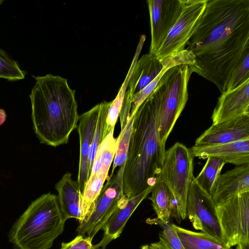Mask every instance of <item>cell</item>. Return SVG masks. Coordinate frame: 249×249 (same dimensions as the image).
I'll return each instance as SVG.
<instances>
[{"label":"cell","mask_w":249,"mask_h":249,"mask_svg":"<svg viewBox=\"0 0 249 249\" xmlns=\"http://www.w3.org/2000/svg\"><path fill=\"white\" fill-rule=\"evenodd\" d=\"M160 105L156 87L134 114L123 178L124 194L128 197L153 186L161 170L166 150L158 130Z\"/></svg>","instance_id":"1"},{"label":"cell","mask_w":249,"mask_h":249,"mask_svg":"<svg viewBox=\"0 0 249 249\" xmlns=\"http://www.w3.org/2000/svg\"><path fill=\"white\" fill-rule=\"evenodd\" d=\"M35 78L29 97L35 134L41 143L53 147L66 144L80 116L75 91L67 79L59 76L48 74Z\"/></svg>","instance_id":"2"},{"label":"cell","mask_w":249,"mask_h":249,"mask_svg":"<svg viewBox=\"0 0 249 249\" xmlns=\"http://www.w3.org/2000/svg\"><path fill=\"white\" fill-rule=\"evenodd\" d=\"M249 29V0H207L186 49L196 56L211 53Z\"/></svg>","instance_id":"3"},{"label":"cell","mask_w":249,"mask_h":249,"mask_svg":"<svg viewBox=\"0 0 249 249\" xmlns=\"http://www.w3.org/2000/svg\"><path fill=\"white\" fill-rule=\"evenodd\" d=\"M67 220L56 195L44 194L32 202L8 234L15 249H50L64 231Z\"/></svg>","instance_id":"4"},{"label":"cell","mask_w":249,"mask_h":249,"mask_svg":"<svg viewBox=\"0 0 249 249\" xmlns=\"http://www.w3.org/2000/svg\"><path fill=\"white\" fill-rule=\"evenodd\" d=\"M192 73L188 65H177L169 69L157 85L160 97L158 130L164 144L187 102Z\"/></svg>","instance_id":"5"},{"label":"cell","mask_w":249,"mask_h":249,"mask_svg":"<svg viewBox=\"0 0 249 249\" xmlns=\"http://www.w3.org/2000/svg\"><path fill=\"white\" fill-rule=\"evenodd\" d=\"M249 48V30L233 36L214 51L196 56V61L189 65L196 72L213 83L221 93L227 85L234 68L245 51Z\"/></svg>","instance_id":"6"},{"label":"cell","mask_w":249,"mask_h":249,"mask_svg":"<svg viewBox=\"0 0 249 249\" xmlns=\"http://www.w3.org/2000/svg\"><path fill=\"white\" fill-rule=\"evenodd\" d=\"M193 169V156L184 144L176 142L166 151L159 178L167 186L175 198L178 223L186 217V201L194 178Z\"/></svg>","instance_id":"7"},{"label":"cell","mask_w":249,"mask_h":249,"mask_svg":"<svg viewBox=\"0 0 249 249\" xmlns=\"http://www.w3.org/2000/svg\"><path fill=\"white\" fill-rule=\"evenodd\" d=\"M124 165L119 167L115 174L111 175L104 185L89 215L79 223L78 234L93 238L102 229L124 197L123 178Z\"/></svg>","instance_id":"8"},{"label":"cell","mask_w":249,"mask_h":249,"mask_svg":"<svg viewBox=\"0 0 249 249\" xmlns=\"http://www.w3.org/2000/svg\"><path fill=\"white\" fill-rule=\"evenodd\" d=\"M216 212L223 241L229 247L249 242V192L216 205Z\"/></svg>","instance_id":"9"},{"label":"cell","mask_w":249,"mask_h":249,"mask_svg":"<svg viewBox=\"0 0 249 249\" xmlns=\"http://www.w3.org/2000/svg\"><path fill=\"white\" fill-rule=\"evenodd\" d=\"M186 214L193 227L224 241L216 212L211 195L193 178L188 192Z\"/></svg>","instance_id":"10"},{"label":"cell","mask_w":249,"mask_h":249,"mask_svg":"<svg viewBox=\"0 0 249 249\" xmlns=\"http://www.w3.org/2000/svg\"><path fill=\"white\" fill-rule=\"evenodd\" d=\"M207 2V0H183L179 18L155 54L159 59L185 49L205 10Z\"/></svg>","instance_id":"11"},{"label":"cell","mask_w":249,"mask_h":249,"mask_svg":"<svg viewBox=\"0 0 249 249\" xmlns=\"http://www.w3.org/2000/svg\"><path fill=\"white\" fill-rule=\"evenodd\" d=\"M151 44L149 53L155 54L179 18L183 0H148Z\"/></svg>","instance_id":"12"},{"label":"cell","mask_w":249,"mask_h":249,"mask_svg":"<svg viewBox=\"0 0 249 249\" xmlns=\"http://www.w3.org/2000/svg\"><path fill=\"white\" fill-rule=\"evenodd\" d=\"M249 139V115L212 125L195 141L194 146L226 144Z\"/></svg>","instance_id":"13"},{"label":"cell","mask_w":249,"mask_h":249,"mask_svg":"<svg viewBox=\"0 0 249 249\" xmlns=\"http://www.w3.org/2000/svg\"><path fill=\"white\" fill-rule=\"evenodd\" d=\"M249 115V79L221 93L212 115V124Z\"/></svg>","instance_id":"14"},{"label":"cell","mask_w":249,"mask_h":249,"mask_svg":"<svg viewBox=\"0 0 249 249\" xmlns=\"http://www.w3.org/2000/svg\"><path fill=\"white\" fill-rule=\"evenodd\" d=\"M153 186L131 197L124 196L119 206L103 226L102 229L104 231L103 237L99 243L94 245L95 249H106L111 241L120 236L128 220L151 192Z\"/></svg>","instance_id":"15"},{"label":"cell","mask_w":249,"mask_h":249,"mask_svg":"<svg viewBox=\"0 0 249 249\" xmlns=\"http://www.w3.org/2000/svg\"><path fill=\"white\" fill-rule=\"evenodd\" d=\"M99 108L100 105L98 104L80 115L79 124L77 127L80 141L79 163L77 182L82 196L89 178L88 157L96 127Z\"/></svg>","instance_id":"16"},{"label":"cell","mask_w":249,"mask_h":249,"mask_svg":"<svg viewBox=\"0 0 249 249\" xmlns=\"http://www.w3.org/2000/svg\"><path fill=\"white\" fill-rule=\"evenodd\" d=\"M249 192V163L221 174L212 196L216 205L237 195Z\"/></svg>","instance_id":"17"},{"label":"cell","mask_w":249,"mask_h":249,"mask_svg":"<svg viewBox=\"0 0 249 249\" xmlns=\"http://www.w3.org/2000/svg\"><path fill=\"white\" fill-rule=\"evenodd\" d=\"M190 150L193 157L203 160L214 157L236 166L249 163V139L211 146L194 145Z\"/></svg>","instance_id":"18"},{"label":"cell","mask_w":249,"mask_h":249,"mask_svg":"<svg viewBox=\"0 0 249 249\" xmlns=\"http://www.w3.org/2000/svg\"><path fill=\"white\" fill-rule=\"evenodd\" d=\"M163 61L148 53L136 62L131 74L125 94L131 97L149 84L161 71Z\"/></svg>","instance_id":"19"},{"label":"cell","mask_w":249,"mask_h":249,"mask_svg":"<svg viewBox=\"0 0 249 249\" xmlns=\"http://www.w3.org/2000/svg\"><path fill=\"white\" fill-rule=\"evenodd\" d=\"M61 211L66 220L75 218L81 220L82 193L77 181L68 172L64 174L55 184Z\"/></svg>","instance_id":"20"},{"label":"cell","mask_w":249,"mask_h":249,"mask_svg":"<svg viewBox=\"0 0 249 249\" xmlns=\"http://www.w3.org/2000/svg\"><path fill=\"white\" fill-rule=\"evenodd\" d=\"M163 67L158 76L146 87L133 95L130 98V116L133 117L138 108L155 89L163 74L170 68L181 64L188 66L193 65L196 61V55L194 53L185 49L183 51L174 53L161 59Z\"/></svg>","instance_id":"21"},{"label":"cell","mask_w":249,"mask_h":249,"mask_svg":"<svg viewBox=\"0 0 249 249\" xmlns=\"http://www.w3.org/2000/svg\"><path fill=\"white\" fill-rule=\"evenodd\" d=\"M149 199L157 215L159 223H169L170 217L177 219V204L175 198L165 183L158 178L151 191Z\"/></svg>","instance_id":"22"},{"label":"cell","mask_w":249,"mask_h":249,"mask_svg":"<svg viewBox=\"0 0 249 249\" xmlns=\"http://www.w3.org/2000/svg\"><path fill=\"white\" fill-rule=\"evenodd\" d=\"M131 105L123 101L119 113L121 132L119 135L118 143L113 160L111 175L114 173L117 167L124 165L127 159L129 141L131 135L134 117L130 116Z\"/></svg>","instance_id":"23"},{"label":"cell","mask_w":249,"mask_h":249,"mask_svg":"<svg viewBox=\"0 0 249 249\" xmlns=\"http://www.w3.org/2000/svg\"><path fill=\"white\" fill-rule=\"evenodd\" d=\"M177 235L185 249H231L224 241L202 232L187 230L173 224Z\"/></svg>","instance_id":"24"},{"label":"cell","mask_w":249,"mask_h":249,"mask_svg":"<svg viewBox=\"0 0 249 249\" xmlns=\"http://www.w3.org/2000/svg\"><path fill=\"white\" fill-rule=\"evenodd\" d=\"M143 43L144 40L140 39L136 50L131 65L125 80L122 85L115 99L111 101V104L108 109L104 130V134L106 137L113 129H114L115 124L122 107L123 100L128 87V84L131 74L134 67L138 60Z\"/></svg>","instance_id":"25"},{"label":"cell","mask_w":249,"mask_h":249,"mask_svg":"<svg viewBox=\"0 0 249 249\" xmlns=\"http://www.w3.org/2000/svg\"><path fill=\"white\" fill-rule=\"evenodd\" d=\"M225 163L221 159L209 157L200 172L195 178L197 183L211 196Z\"/></svg>","instance_id":"26"},{"label":"cell","mask_w":249,"mask_h":249,"mask_svg":"<svg viewBox=\"0 0 249 249\" xmlns=\"http://www.w3.org/2000/svg\"><path fill=\"white\" fill-rule=\"evenodd\" d=\"M111 102L103 101L99 103L100 108L95 131L90 147L88 157L89 176L91 168L97 149L100 144L106 138L104 134L106 122Z\"/></svg>","instance_id":"27"},{"label":"cell","mask_w":249,"mask_h":249,"mask_svg":"<svg viewBox=\"0 0 249 249\" xmlns=\"http://www.w3.org/2000/svg\"><path fill=\"white\" fill-rule=\"evenodd\" d=\"M25 75L17 62L0 48V78L16 81L23 79Z\"/></svg>","instance_id":"28"},{"label":"cell","mask_w":249,"mask_h":249,"mask_svg":"<svg viewBox=\"0 0 249 249\" xmlns=\"http://www.w3.org/2000/svg\"><path fill=\"white\" fill-rule=\"evenodd\" d=\"M249 79V48L243 53L234 68L227 85L226 91L232 90Z\"/></svg>","instance_id":"29"},{"label":"cell","mask_w":249,"mask_h":249,"mask_svg":"<svg viewBox=\"0 0 249 249\" xmlns=\"http://www.w3.org/2000/svg\"><path fill=\"white\" fill-rule=\"evenodd\" d=\"M159 223L163 228L159 235L163 238L168 246L172 249H185L177 235L173 224L168 223L165 225Z\"/></svg>","instance_id":"30"},{"label":"cell","mask_w":249,"mask_h":249,"mask_svg":"<svg viewBox=\"0 0 249 249\" xmlns=\"http://www.w3.org/2000/svg\"><path fill=\"white\" fill-rule=\"evenodd\" d=\"M92 238L78 234L72 240L68 242H63L61 248L63 249H95L92 244Z\"/></svg>","instance_id":"31"},{"label":"cell","mask_w":249,"mask_h":249,"mask_svg":"<svg viewBox=\"0 0 249 249\" xmlns=\"http://www.w3.org/2000/svg\"><path fill=\"white\" fill-rule=\"evenodd\" d=\"M140 249H172L163 238L159 235V240L150 244L142 246Z\"/></svg>","instance_id":"32"},{"label":"cell","mask_w":249,"mask_h":249,"mask_svg":"<svg viewBox=\"0 0 249 249\" xmlns=\"http://www.w3.org/2000/svg\"><path fill=\"white\" fill-rule=\"evenodd\" d=\"M236 246V249H249V242L239 243Z\"/></svg>","instance_id":"33"},{"label":"cell","mask_w":249,"mask_h":249,"mask_svg":"<svg viewBox=\"0 0 249 249\" xmlns=\"http://www.w3.org/2000/svg\"><path fill=\"white\" fill-rule=\"evenodd\" d=\"M6 114L5 111L0 108V125H1L5 121L6 119Z\"/></svg>","instance_id":"34"},{"label":"cell","mask_w":249,"mask_h":249,"mask_svg":"<svg viewBox=\"0 0 249 249\" xmlns=\"http://www.w3.org/2000/svg\"><path fill=\"white\" fill-rule=\"evenodd\" d=\"M3 2V1H2V0H0V4L1 2Z\"/></svg>","instance_id":"35"},{"label":"cell","mask_w":249,"mask_h":249,"mask_svg":"<svg viewBox=\"0 0 249 249\" xmlns=\"http://www.w3.org/2000/svg\"><path fill=\"white\" fill-rule=\"evenodd\" d=\"M60 249H63L61 247Z\"/></svg>","instance_id":"36"}]
</instances>
